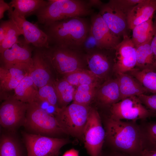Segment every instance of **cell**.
<instances>
[{
	"label": "cell",
	"mask_w": 156,
	"mask_h": 156,
	"mask_svg": "<svg viewBox=\"0 0 156 156\" xmlns=\"http://www.w3.org/2000/svg\"><path fill=\"white\" fill-rule=\"evenodd\" d=\"M105 139L112 151L132 156H143V149L137 121L115 119L110 116L105 121Z\"/></svg>",
	"instance_id": "1"
},
{
	"label": "cell",
	"mask_w": 156,
	"mask_h": 156,
	"mask_svg": "<svg viewBox=\"0 0 156 156\" xmlns=\"http://www.w3.org/2000/svg\"><path fill=\"white\" fill-rule=\"evenodd\" d=\"M50 42L54 46L81 50L90 29V23L76 17L52 23L45 27Z\"/></svg>",
	"instance_id": "2"
},
{
	"label": "cell",
	"mask_w": 156,
	"mask_h": 156,
	"mask_svg": "<svg viewBox=\"0 0 156 156\" xmlns=\"http://www.w3.org/2000/svg\"><path fill=\"white\" fill-rule=\"evenodd\" d=\"M93 12L88 0H49L47 5L35 14L38 22L46 27L56 21L91 15Z\"/></svg>",
	"instance_id": "3"
},
{
	"label": "cell",
	"mask_w": 156,
	"mask_h": 156,
	"mask_svg": "<svg viewBox=\"0 0 156 156\" xmlns=\"http://www.w3.org/2000/svg\"><path fill=\"white\" fill-rule=\"evenodd\" d=\"M24 125L34 131L46 134H67L57 118L36 101L28 103Z\"/></svg>",
	"instance_id": "4"
},
{
	"label": "cell",
	"mask_w": 156,
	"mask_h": 156,
	"mask_svg": "<svg viewBox=\"0 0 156 156\" xmlns=\"http://www.w3.org/2000/svg\"><path fill=\"white\" fill-rule=\"evenodd\" d=\"M90 108L88 106L73 103L57 110V118L67 134L82 138Z\"/></svg>",
	"instance_id": "5"
},
{
	"label": "cell",
	"mask_w": 156,
	"mask_h": 156,
	"mask_svg": "<svg viewBox=\"0 0 156 156\" xmlns=\"http://www.w3.org/2000/svg\"><path fill=\"white\" fill-rule=\"evenodd\" d=\"M81 51L55 46L47 49L54 69L64 75L83 68L85 55H82Z\"/></svg>",
	"instance_id": "6"
},
{
	"label": "cell",
	"mask_w": 156,
	"mask_h": 156,
	"mask_svg": "<svg viewBox=\"0 0 156 156\" xmlns=\"http://www.w3.org/2000/svg\"><path fill=\"white\" fill-rule=\"evenodd\" d=\"M110 112L109 116L117 120L137 121L156 118V112L147 108L137 96L127 97L114 104Z\"/></svg>",
	"instance_id": "7"
},
{
	"label": "cell",
	"mask_w": 156,
	"mask_h": 156,
	"mask_svg": "<svg viewBox=\"0 0 156 156\" xmlns=\"http://www.w3.org/2000/svg\"><path fill=\"white\" fill-rule=\"evenodd\" d=\"M105 131L100 116L96 109L90 108L82 136L84 146L90 156H101Z\"/></svg>",
	"instance_id": "8"
},
{
	"label": "cell",
	"mask_w": 156,
	"mask_h": 156,
	"mask_svg": "<svg viewBox=\"0 0 156 156\" xmlns=\"http://www.w3.org/2000/svg\"><path fill=\"white\" fill-rule=\"evenodd\" d=\"M27 156H57L61 148L68 143L66 138L48 137L24 132Z\"/></svg>",
	"instance_id": "9"
},
{
	"label": "cell",
	"mask_w": 156,
	"mask_h": 156,
	"mask_svg": "<svg viewBox=\"0 0 156 156\" xmlns=\"http://www.w3.org/2000/svg\"><path fill=\"white\" fill-rule=\"evenodd\" d=\"M28 103L14 98H6L0 107V124L3 128L14 131L25 124Z\"/></svg>",
	"instance_id": "10"
},
{
	"label": "cell",
	"mask_w": 156,
	"mask_h": 156,
	"mask_svg": "<svg viewBox=\"0 0 156 156\" xmlns=\"http://www.w3.org/2000/svg\"><path fill=\"white\" fill-rule=\"evenodd\" d=\"M32 51L25 40H19L10 48L0 54L1 66L19 69L29 73L32 63Z\"/></svg>",
	"instance_id": "11"
},
{
	"label": "cell",
	"mask_w": 156,
	"mask_h": 156,
	"mask_svg": "<svg viewBox=\"0 0 156 156\" xmlns=\"http://www.w3.org/2000/svg\"><path fill=\"white\" fill-rule=\"evenodd\" d=\"M8 15L20 31L24 40L28 44H31L38 48L48 49L50 47L49 37L46 33L36 24L26 19L11 8L8 11Z\"/></svg>",
	"instance_id": "12"
},
{
	"label": "cell",
	"mask_w": 156,
	"mask_h": 156,
	"mask_svg": "<svg viewBox=\"0 0 156 156\" xmlns=\"http://www.w3.org/2000/svg\"><path fill=\"white\" fill-rule=\"evenodd\" d=\"M47 49L36 48L32 56V63L29 75L38 88L54 82L51 71L53 67Z\"/></svg>",
	"instance_id": "13"
},
{
	"label": "cell",
	"mask_w": 156,
	"mask_h": 156,
	"mask_svg": "<svg viewBox=\"0 0 156 156\" xmlns=\"http://www.w3.org/2000/svg\"><path fill=\"white\" fill-rule=\"evenodd\" d=\"M113 70L116 74L129 72L136 66V49L131 39L126 34L116 47Z\"/></svg>",
	"instance_id": "14"
},
{
	"label": "cell",
	"mask_w": 156,
	"mask_h": 156,
	"mask_svg": "<svg viewBox=\"0 0 156 156\" xmlns=\"http://www.w3.org/2000/svg\"><path fill=\"white\" fill-rule=\"evenodd\" d=\"M90 31L100 49H115L119 43L118 36L110 29L100 14H93L90 19Z\"/></svg>",
	"instance_id": "15"
},
{
	"label": "cell",
	"mask_w": 156,
	"mask_h": 156,
	"mask_svg": "<svg viewBox=\"0 0 156 156\" xmlns=\"http://www.w3.org/2000/svg\"><path fill=\"white\" fill-rule=\"evenodd\" d=\"M99 9V13L111 31L118 36L124 34L127 26V13L118 8L113 0L103 3Z\"/></svg>",
	"instance_id": "16"
},
{
	"label": "cell",
	"mask_w": 156,
	"mask_h": 156,
	"mask_svg": "<svg viewBox=\"0 0 156 156\" xmlns=\"http://www.w3.org/2000/svg\"><path fill=\"white\" fill-rule=\"evenodd\" d=\"M156 10V0H143L128 12L127 26L132 30L136 26L152 18Z\"/></svg>",
	"instance_id": "17"
},
{
	"label": "cell",
	"mask_w": 156,
	"mask_h": 156,
	"mask_svg": "<svg viewBox=\"0 0 156 156\" xmlns=\"http://www.w3.org/2000/svg\"><path fill=\"white\" fill-rule=\"evenodd\" d=\"M96 96L103 105L110 107L120 101V94L117 78L108 80L97 89Z\"/></svg>",
	"instance_id": "18"
},
{
	"label": "cell",
	"mask_w": 156,
	"mask_h": 156,
	"mask_svg": "<svg viewBox=\"0 0 156 156\" xmlns=\"http://www.w3.org/2000/svg\"><path fill=\"white\" fill-rule=\"evenodd\" d=\"M120 94V99L127 97L144 94L147 90L136 79L130 74H117Z\"/></svg>",
	"instance_id": "19"
},
{
	"label": "cell",
	"mask_w": 156,
	"mask_h": 156,
	"mask_svg": "<svg viewBox=\"0 0 156 156\" xmlns=\"http://www.w3.org/2000/svg\"><path fill=\"white\" fill-rule=\"evenodd\" d=\"M99 49L85 55L89 70L99 79L103 78L110 68V63L104 54Z\"/></svg>",
	"instance_id": "20"
},
{
	"label": "cell",
	"mask_w": 156,
	"mask_h": 156,
	"mask_svg": "<svg viewBox=\"0 0 156 156\" xmlns=\"http://www.w3.org/2000/svg\"><path fill=\"white\" fill-rule=\"evenodd\" d=\"M29 73L19 69L0 67V88L1 91L14 90Z\"/></svg>",
	"instance_id": "21"
},
{
	"label": "cell",
	"mask_w": 156,
	"mask_h": 156,
	"mask_svg": "<svg viewBox=\"0 0 156 156\" xmlns=\"http://www.w3.org/2000/svg\"><path fill=\"white\" fill-rule=\"evenodd\" d=\"M14 90L13 97L17 100L26 103L37 101L38 89L29 74L22 79Z\"/></svg>",
	"instance_id": "22"
},
{
	"label": "cell",
	"mask_w": 156,
	"mask_h": 156,
	"mask_svg": "<svg viewBox=\"0 0 156 156\" xmlns=\"http://www.w3.org/2000/svg\"><path fill=\"white\" fill-rule=\"evenodd\" d=\"M139 125L143 150L156 151V121L141 120Z\"/></svg>",
	"instance_id": "23"
},
{
	"label": "cell",
	"mask_w": 156,
	"mask_h": 156,
	"mask_svg": "<svg viewBox=\"0 0 156 156\" xmlns=\"http://www.w3.org/2000/svg\"><path fill=\"white\" fill-rule=\"evenodd\" d=\"M152 18L134 27L132 30V41L136 48L150 42L153 35Z\"/></svg>",
	"instance_id": "24"
},
{
	"label": "cell",
	"mask_w": 156,
	"mask_h": 156,
	"mask_svg": "<svg viewBox=\"0 0 156 156\" xmlns=\"http://www.w3.org/2000/svg\"><path fill=\"white\" fill-rule=\"evenodd\" d=\"M128 73L138 81L147 92L156 94V69L135 68Z\"/></svg>",
	"instance_id": "25"
},
{
	"label": "cell",
	"mask_w": 156,
	"mask_h": 156,
	"mask_svg": "<svg viewBox=\"0 0 156 156\" xmlns=\"http://www.w3.org/2000/svg\"><path fill=\"white\" fill-rule=\"evenodd\" d=\"M53 85L57 95L59 108L66 106L72 101H73L75 90L74 86L64 78L54 82Z\"/></svg>",
	"instance_id": "26"
},
{
	"label": "cell",
	"mask_w": 156,
	"mask_h": 156,
	"mask_svg": "<svg viewBox=\"0 0 156 156\" xmlns=\"http://www.w3.org/2000/svg\"><path fill=\"white\" fill-rule=\"evenodd\" d=\"M48 0H12L9 3L11 7L22 16L26 17L35 13L47 5Z\"/></svg>",
	"instance_id": "27"
},
{
	"label": "cell",
	"mask_w": 156,
	"mask_h": 156,
	"mask_svg": "<svg viewBox=\"0 0 156 156\" xmlns=\"http://www.w3.org/2000/svg\"><path fill=\"white\" fill-rule=\"evenodd\" d=\"M151 42L142 44L136 48V66L137 68L141 69H156V62Z\"/></svg>",
	"instance_id": "28"
},
{
	"label": "cell",
	"mask_w": 156,
	"mask_h": 156,
	"mask_svg": "<svg viewBox=\"0 0 156 156\" xmlns=\"http://www.w3.org/2000/svg\"><path fill=\"white\" fill-rule=\"evenodd\" d=\"M73 86L98 84L99 79L89 70L80 69L64 75V78Z\"/></svg>",
	"instance_id": "29"
},
{
	"label": "cell",
	"mask_w": 156,
	"mask_h": 156,
	"mask_svg": "<svg viewBox=\"0 0 156 156\" xmlns=\"http://www.w3.org/2000/svg\"><path fill=\"white\" fill-rule=\"evenodd\" d=\"M97 85H84L77 87L75 91L73 102L88 106L96 96Z\"/></svg>",
	"instance_id": "30"
},
{
	"label": "cell",
	"mask_w": 156,
	"mask_h": 156,
	"mask_svg": "<svg viewBox=\"0 0 156 156\" xmlns=\"http://www.w3.org/2000/svg\"><path fill=\"white\" fill-rule=\"evenodd\" d=\"M0 156H21L19 144L12 136L5 134L1 136Z\"/></svg>",
	"instance_id": "31"
},
{
	"label": "cell",
	"mask_w": 156,
	"mask_h": 156,
	"mask_svg": "<svg viewBox=\"0 0 156 156\" xmlns=\"http://www.w3.org/2000/svg\"><path fill=\"white\" fill-rule=\"evenodd\" d=\"M8 29L2 42L0 44V54L5 50L10 48L19 40L18 37L21 34L18 29L13 22L10 19Z\"/></svg>",
	"instance_id": "32"
},
{
	"label": "cell",
	"mask_w": 156,
	"mask_h": 156,
	"mask_svg": "<svg viewBox=\"0 0 156 156\" xmlns=\"http://www.w3.org/2000/svg\"><path fill=\"white\" fill-rule=\"evenodd\" d=\"M47 103L49 105L57 108V95L53 84H48L39 88L37 101Z\"/></svg>",
	"instance_id": "33"
},
{
	"label": "cell",
	"mask_w": 156,
	"mask_h": 156,
	"mask_svg": "<svg viewBox=\"0 0 156 156\" xmlns=\"http://www.w3.org/2000/svg\"><path fill=\"white\" fill-rule=\"evenodd\" d=\"M100 49L96 39L92 34L90 29L81 46V50H83L87 53Z\"/></svg>",
	"instance_id": "34"
},
{
	"label": "cell",
	"mask_w": 156,
	"mask_h": 156,
	"mask_svg": "<svg viewBox=\"0 0 156 156\" xmlns=\"http://www.w3.org/2000/svg\"><path fill=\"white\" fill-rule=\"evenodd\" d=\"M137 96L147 108L156 112V94L150 95L142 94Z\"/></svg>",
	"instance_id": "35"
},
{
	"label": "cell",
	"mask_w": 156,
	"mask_h": 156,
	"mask_svg": "<svg viewBox=\"0 0 156 156\" xmlns=\"http://www.w3.org/2000/svg\"><path fill=\"white\" fill-rule=\"evenodd\" d=\"M116 6L119 9L127 13L128 12L137 4L143 0H113Z\"/></svg>",
	"instance_id": "36"
},
{
	"label": "cell",
	"mask_w": 156,
	"mask_h": 156,
	"mask_svg": "<svg viewBox=\"0 0 156 156\" xmlns=\"http://www.w3.org/2000/svg\"><path fill=\"white\" fill-rule=\"evenodd\" d=\"M10 23V20L1 22L0 25V44L3 42L7 33Z\"/></svg>",
	"instance_id": "37"
},
{
	"label": "cell",
	"mask_w": 156,
	"mask_h": 156,
	"mask_svg": "<svg viewBox=\"0 0 156 156\" xmlns=\"http://www.w3.org/2000/svg\"><path fill=\"white\" fill-rule=\"evenodd\" d=\"M153 35L151 42V45L156 62V20L153 24Z\"/></svg>",
	"instance_id": "38"
},
{
	"label": "cell",
	"mask_w": 156,
	"mask_h": 156,
	"mask_svg": "<svg viewBox=\"0 0 156 156\" xmlns=\"http://www.w3.org/2000/svg\"><path fill=\"white\" fill-rule=\"evenodd\" d=\"M11 8L9 4L3 0H0V19H1L4 17L5 12L9 11Z\"/></svg>",
	"instance_id": "39"
},
{
	"label": "cell",
	"mask_w": 156,
	"mask_h": 156,
	"mask_svg": "<svg viewBox=\"0 0 156 156\" xmlns=\"http://www.w3.org/2000/svg\"><path fill=\"white\" fill-rule=\"evenodd\" d=\"M88 1V4L92 8L97 7L99 8L103 3L99 0H89Z\"/></svg>",
	"instance_id": "40"
},
{
	"label": "cell",
	"mask_w": 156,
	"mask_h": 156,
	"mask_svg": "<svg viewBox=\"0 0 156 156\" xmlns=\"http://www.w3.org/2000/svg\"><path fill=\"white\" fill-rule=\"evenodd\" d=\"M62 156H79V152L73 148L67 151Z\"/></svg>",
	"instance_id": "41"
},
{
	"label": "cell",
	"mask_w": 156,
	"mask_h": 156,
	"mask_svg": "<svg viewBox=\"0 0 156 156\" xmlns=\"http://www.w3.org/2000/svg\"><path fill=\"white\" fill-rule=\"evenodd\" d=\"M105 156H132L131 155L119 152L112 151Z\"/></svg>",
	"instance_id": "42"
},
{
	"label": "cell",
	"mask_w": 156,
	"mask_h": 156,
	"mask_svg": "<svg viewBox=\"0 0 156 156\" xmlns=\"http://www.w3.org/2000/svg\"><path fill=\"white\" fill-rule=\"evenodd\" d=\"M143 156H156V151H148L144 150Z\"/></svg>",
	"instance_id": "43"
}]
</instances>
